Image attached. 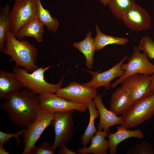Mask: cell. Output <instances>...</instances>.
I'll list each match as a JSON object with an SVG mask.
<instances>
[{"mask_svg":"<svg viewBox=\"0 0 154 154\" xmlns=\"http://www.w3.org/2000/svg\"><path fill=\"white\" fill-rule=\"evenodd\" d=\"M105 6L107 5L108 0H99Z\"/></svg>","mask_w":154,"mask_h":154,"instance_id":"1f68e13d","label":"cell"},{"mask_svg":"<svg viewBox=\"0 0 154 154\" xmlns=\"http://www.w3.org/2000/svg\"><path fill=\"white\" fill-rule=\"evenodd\" d=\"M23 87L14 73L0 70V98L6 100L11 92L18 91Z\"/></svg>","mask_w":154,"mask_h":154,"instance_id":"ac0fdd59","label":"cell"},{"mask_svg":"<svg viewBox=\"0 0 154 154\" xmlns=\"http://www.w3.org/2000/svg\"><path fill=\"white\" fill-rule=\"evenodd\" d=\"M140 51L138 46H134L132 54L127 58L128 62L121 65V68L124 71V74L111 84V88L116 87L126 78L135 74H154V64L149 61L145 52L141 53Z\"/></svg>","mask_w":154,"mask_h":154,"instance_id":"5b68a950","label":"cell"},{"mask_svg":"<svg viewBox=\"0 0 154 154\" xmlns=\"http://www.w3.org/2000/svg\"><path fill=\"white\" fill-rule=\"evenodd\" d=\"M74 111L54 112V119L51 124L55 134V140L52 145L55 150L68 142L72 137Z\"/></svg>","mask_w":154,"mask_h":154,"instance_id":"ba28073f","label":"cell"},{"mask_svg":"<svg viewBox=\"0 0 154 154\" xmlns=\"http://www.w3.org/2000/svg\"><path fill=\"white\" fill-rule=\"evenodd\" d=\"M58 154H78L76 153L68 148L65 144H64L60 147L57 151Z\"/></svg>","mask_w":154,"mask_h":154,"instance_id":"f546056e","label":"cell"},{"mask_svg":"<svg viewBox=\"0 0 154 154\" xmlns=\"http://www.w3.org/2000/svg\"><path fill=\"white\" fill-rule=\"evenodd\" d=\"M135 3V0H108L107 5L113 15L122 21L123 14Z\"/></svg>","mask_w":154,"mask_h":154,"instance_id":"d4e9b609","label":"cell"},{"mask_svg":"<svg viewBox=\"0 0 154 154\" xmlns=\"http://www.w3.org/2000/svg\"><path fill=\"white\" fill-rule=\"evenodd\" d=\"M40 108L53 112H64L76 110L84 112L88 109L87 104L71 102L54 93L39 95Z\"/></svg>","mask_w":154,"mask_h":154,"instance_id":"8fae6325","label":"cell"},{"mask_svg":"<svg viewBox=\"0 0 154 154\" xmlns=\"http://www.w3.org/2000/svg\"><path fill=\"white\" fill-rule=\"evenodd\" d=\"M96 89L76 81L60 88L56 93L58 96L71 102L87 104L97 95Z\"/></svg>","mask_w":154,"mask_h":154,"instance_id":"30bf717a","label":"cell"},{"mask_svg":"<svg viewBox=\"0 0 154 154\" xmlns=\"http://www.w3.org/2000/svg\"><path fill=\"white\" fill-rule=\"evenodd\" d=\"M96 35L94 39L96 51L100 50L109 44L124 45L129 41V39L126 38L115 37L103 34L97 25H96Z\"/></svg>","mask_w":154,"mask_h":154,"instance_id":"7402d4cb","label":"cell"},{"mask_svg":"<svg viewBox=\"0 0 154 154\" xmlns=\"http://www.w3.org/2000/svg\"><path fill=\"white\" fill-rule=\"evenodd\" d=\"M102 94H98L93 99L95 106L98 111L100 118L97 129H103L109 131L110 127L117 124L121 125L122 119L121 116L118 117L106 108L102 101Z\"/></svg>","mask_w":154,"mask_h":154,"instance_id":"5bb4252c","label":"cell"},{"mask_svg":"<svg viewBox=\"0 0 154 154\" xmlns=\"http://www.w3.org/2000/svg\"><path fill=\"white\" fill-rule=\"evenodd\" d=\"M133 104L129 93L121 87L117 88L111 95L110 110L116 115H122Z\"/></svg>","mask_w":154,"mask_h":154,"instance_id":"2e32d148","label":"cell"},{"mask_svg":"<svg viewBox=\"0 0 154 154\" xmlns=\"http://www.w3.org/2000/svg\"><path fill=\"white\" fill-rule=\"evenodd\" d=\"M55 149L47 142H43L39 147L35 146L30 150V154H53Z\"/></svg>","mask_w":154,"mask_h":154,"instance_id":"83f0119b","label":"cell"},{"mask_svg":"<svg viewBox=\"0 0 154 154\" xmlns=\"http://www.w3.org/2000/svg\"><path fill=\"white\" fill-rule=\"evenodd\" d=\"M129 56H125L119 62L108 70L102 72H100L101 70L98 72H92L83 69L92 76L90 81L83 84L95 89L99 87H103L106 90H110L111 81L116 78L121 76L124 74V71L121 69V66Z\"/></svg>","mask_w":154,"mask_h":154,"instance_id":"4fadbf2b","label":"cell"},{"mask_svg":"<svg viewBox=\"0 0 154 154\" xmlns=\"http://www.w3.org/2000/svg\"><path fill=\"white\" fill-rule=\"evenodd\" d=\"M10 6L6 5L0 9V52H3L5 48L6 36L7 32L11 31Z\"/></svg>","mask_w":154,"mask_h":154,"instance_id":"cb8c5ba5","label":"cell"},{"mask_svg":"<svg viewBox=\"0 0 154 154\" xmlns=\"http://www.w3.org/2000/svg\"><path fill=\"white\" fill-rule=\"evenodd\" d=\"M26 128L21 129L19 131L13 133H9L0 131V146H4L5 142H9V140L12 137H14L16 139L17 142L16 146H18L20 142V139L19 138V136L22 134L25 131Z\"/></svg>","mask_w":154,"mask_h":154,"instance_id":"f1b7e54d","label":"cell"},{"mask_svg":"<svg viewBox=\"0 0 154 154\" xmlns=\"http://www.w3.org/2000/svg\"><path fill=\"white\" fill-rule=\"evenodd\" d=\"M154 153V149L153 146L146 141L135 144L127 152V154H153Z\"/></svg>","mask_w":154,"mask_h":154,"instance_id":"4316f807","label":"cell"},{"mask_svg":"<svg viewBox=\"0 0 154 154\" xmlns=\"http://www.w3.org/2000/svg\"><path fill=\"white\" fill-rule=\"evenodd\" d=\"M92 32H88L85 38L82 41L74 43V47L83 55L86 59V67L89 69L93 68L94 53L96 50L94 38L92 37Z\"/></svg>","mask_w":154,"mask_h":154,"instance_id":"ffe728a7","label":"cell"},{"mask_svg":"<svg viewBox=\"0 0 154 154\" xmlns=\"http://www.w3.org/2000/svg\"><path fill=\"white\" fill-rule=\"evenodd\" d=\"M122 21L131 30L141 31L150 29L151 19L149 13L136 3L123 15Z\"/></svg>","mask_w":154,"mask_h":154,"instance_id":"7c38bea8","label":"cell"},{"mask_svg":"<svg viewBox=\"0 0 154 154\" xmlns=\"http://www.w3.org/2000/svg\"><path fill=\"white\" fill-rule=\"evenodd\" d=\"M36 17L46 26L48 31L56 33L59 25V21L52 16L48 9L43 7L40 0H37Z\"/></svg>","mask_w":154,"mask_h":154,"instance_id":"603a6c76","label":"cell"},{"mask_svg":"<svg viewBox=\"0 0 154 154\" xmlns=\"http://www.w3.org/2000/svg\"><path fill=\"white\" fill-rule=\"evenodd\" d=\"M0 154H9L10 153L7 152L4 148V146H0Z\"/></svg>","mask_w":154,"mask_h":154,"instance_id":"4dcf8cb0","label":"cell"},{"mask_svg":"<svg viewBox=\"0 0 154 154\" xmlns=\"http://www.w3.org/2000/svg\"><path fill=\"white\" fill-rule=\"evenodd\" d=\"M108 131L98 130L91 139V144L88 147L78 149L77 152L79 154L90 153L94 154H107L109 148V143L105 137L108 134Z\"/></svg>","mask_w":154,"mask_h":154,"instance_id":"e0dca14e","label":"cell"},{"mask_svg":"<svg viewBox=\"0 0 154 154\" xmlns=\"http://www.w3.org/2000/svg\"><path fill=\"white\" fill-rule=\"evenodd\" d=\"M37 0H15L10 12L11 31L15 37L21 29L36 17Z\"/></svg>","mask_w":154,"mask_h":154,"instance_id":"52a82bcc","label":"cell"},{"mask_svg":"<svg viewBox=\"0 0 154 154\" xmlns=\"http://www.w3.org/2000/svg\"><path fill=\"white\" fill-rule=\"evenodd\" d=\"M154 115V94L133 103L121 117V126L128 129L136 127Z\"/></svg>","mask_w":154,"mask_h":154,"instance_id":"277c9868","label":"cell"},{"mask_svg":"<svg viewBox=\"0 0 154 154\" xmlns=\"http://www.w3.org/2000/svg\"><path fill=\"white\" fill-rule=\"evenodd\" d=\"M117 131L113 133L108 134L109 152L110 154L117 153V147L121 142L128 138L135 137L142 139L144 137L143 132L139 129L134 130H129L125 127L117 126Z\"/></svg>","mask_w":154,"mask_h":154,"instance_id":"9a60e30c","label":"cell"},{"mask_svg":"<svg viewBox=\"0 0 154 154\" xmlns=\"http://www.w3.org/2000/svg\"><path fill=\"white\" fill-rule=\"evenodd\" d=\"M54 112L40 108L35 120L26 128L22 134L24 147L23 154H30L31 149L40 137L45 129L54 119Z\"/></svg>","mask_w":154,"mask_h":154,"instance_id":"8992f818","label":"cell"},{"mask_svg":"<svg viewBox=\"0 0 154 154\" xmlns=\"http://www.w3.org/2000/svg\"><path fill=\"white\" fill-rule=\"evenodd\" d=\"M0 106L13 124L24 129L37 118L40 109L39 95L27 88L13 92Z\"/></svg>","mask_w":154,"mask_h":154,"instance_id":"6da1fadb","label":"cell"},{"mask_svg":"<svg viewBox=\"0 0 154 154\" xmlns=\"http://www.w3.org/2000/svg\"><path fill=\"white\" fill-rule=\"evenodd\" d=\"M44 25L37 18L29 21L19 31L15 37L19 40L23 38L32 37L38 42L43 41V35L44 33Z\"/></svg>","mask_w":154,"mask_h":154,"instance_id":"d6986e66","label":"cell"},{"mask_svg":"<svg viewBox=\"0 0 154 154\" xmlns=\"http://www.w3.org/2000/svg\"><path fill=\"white\" fill-rule=\"evenodd\" d=\"M49 66L44 68L39 67L32 72H29L23 68L15 66L13 72L22 83L23 87L39 95L47 93H54L62 86L64 77L56 84H52L46 81L44 74L45 71L52 67Z\"/></svg>","mask_w":154,"mask_h":154,"instance_id":"3957f363","label":"cell"},{"mask_svg":"<svg viewBox=\"0 0 154 154\" xmlns=\"http://www.w3.org/2000/svg\"><path fill=\"white\" fill-rule=\"evenodd\" d=\"M139 50L145 52L149 58L154 59V41L148 36H144L141 39L138 46ZM152 80L148 92L147 96L154 94V74L152 75Z\"/></svg>","mask_w":154,"mask_h":154,"instance_id":"484cf974","label":"cell"},{"mask_svg":"<svg viewBox=\"0 0 154 154\" xmlns=\"http://www.w3.org/2000/svg\"><path fill=\"white\" fill-rule=\"evenodd\" d=\"M3 53L11 57L17 67L21 66L29 72L39 67L36 64L37 49L29 41L17 39L11 31L6 34L5 48Z\"/></svg>","mask_w":154,"mask_h":154,"instance_id":"7a4b0ae2","label":"cell"},{"mask_svg":"<svg viewBox=\"0 0 154 154\" xmlns=\"http://www.w3.org/2000/svg\"><path fill=\"white\" fill-rule=\"evenodd\" d=\"M152 80V76L136 74L124 79L121 83V87L129 93L133 104L147 97Z\"/></svg>","mask_w":154,"mask_h":154,"instance_id":"9c48e42d","label":"cell"},{"mask_svg":"<svg viewBox=\"0 0 154 154\" xmlns=\"http://www.w3.org/2000/svg\"><path fill=\"white\" fill-rule=\"evenodd\" d=\"M87 104L89 112L90 119L88 124L80 138L83 147H86L87 144L90 143L91 139L97 132L95 126V120L99 116L98 111L95 106L93 100Z\"/></svg>","mask_w":154,"mask_h":154,"instance_id":"44dd1931","label":"cell"}]
</instances>
